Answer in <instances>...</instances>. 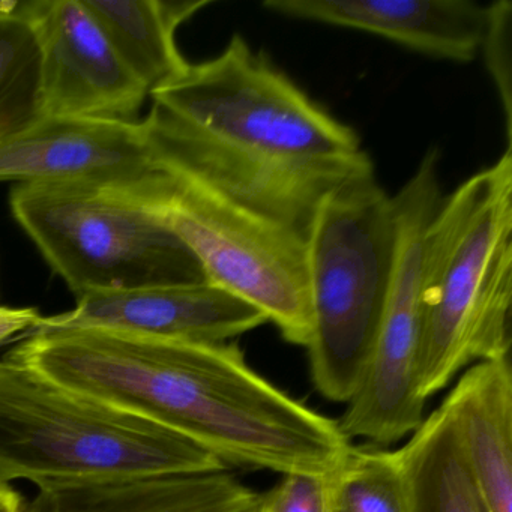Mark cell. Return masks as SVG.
Masks as SVG:
<instances>
[{"label": "cell", "instance_id": "1", "mask_svg": "<svg viewBox=\"0 0 512 512\" xmlns=\"http://www.w3.org/2000/svg\"><path fill=\"white\" fill-rule=\"evenodd\" d=\"M7 358L173 431L226 467L325 475L352 445L338 421L263 379L230 341L37 328Z\"/></svg>", "mask_w": 512, "mask_h": 512}, {"label": "cell", "instance_id": "2", "mask_svg": "<svg viewBox=\"0 0 512 512\" xmlns=\"http://www.w3.org/2000/svg\"><path fill=\"white\" fill-rule=\"evenodd\" d=\"M149 97L155 160L305 236L329 193L374 173L356 131L239 34Z\"/></svg>", "mask_w": 512, "mask_h": 512}, {"label": "cell", "instance_id": "3", "mask_svg": "<svg viewBox=\"0 0 512 512\" xmlns=\"http://www.w3.org/2000/svg\"><path fill=\"white\" fill-rule=\"evenodd\" d=\"M512 151L443 197L422 244L418 391L436 395L476 362L509 356Z\"/></svg>", "mask_w": 512, "mask_h": 512}, {"label": "cell", "instance_id": "4", "mask_svg": "<svg viewBox=\"0 0 512 512\" xmlns=\"http://www.w3.org/2000/svg\"><path fill=\"white\" fill-rule=\"evenodd\" d=\"M202 446L0 359V484L38 487L217 472Z\"/></svg>", "mask_w": 512, "mask_h": 512}, {"label": "cell", "instance_id": "5", "mask_svg": "<svg viewBox=\"0 0 512 512\" xmlns=\"http://www.w3.org/2000/svg\"><path fill=\"white\" fill-rule=\"evenodd\" d=\"M395 256L392 196L374 173L320 202L307 232L313 329L305 347L319 394L349 403L379 331Z\"/></svg>", "mask_w": 512, "mask_h": 512}, {"label": "cell", "instance_id": "6", "mask_svg": "<svg viewBox=\"0 0 512 512\" xmlns=\"http://www.w3.org/2000/svg\"><path fill=\"white\" fill-rule=\"evenodd\" d=\"M11 211L74 295L205 283L199 260L134 184H17Z\"/></svg>", "mask_w": 512, "mask_h": 512}, {"label": "cell", "instance_id": "7", "mask_svg": "<svg viewBox=\"0 0 512 512\" xmlns=\"http://www.w3.org/2000/svg\"><path fill=\"white\" fill-rule=\"evenodd\" d=\"M137 196L196 256L206 280L265 314L281 337L307 347L313 329L307 236L155 160Z\"/></svg>", "mask_w": 512, "mask_h": 512}, {"label": "cell", "instance_id": "8", "mask_svg": "<svg viewBox=\"0 0 512 512\" xmlns=\"http://www.w3.org/2000/svg\"><path fill=\"white\" fill-rule=\"evenodd\" d=\"M439 152L431 149L404 187L392 196L395 256L379 331L361 382L338 421L347 439L374 446L409 437L424 421L418 391L422 341V244L442 203Z\"/></svg>", "mask_w": 512, "mask_h": 512}, {"label": "cell", "instance_id": "9", "mask_svg": "<svg viewBox=\"0 0 512 512\" xmlns=\"http://www.w3.org/2000/svg\"><path fill=\"white\" fill-rule=\"evenodd\" d=\"M23 11L40 43L41 116L137 122L148 89L83 0H28Z\"/></svg>", "mask_w": 512, "mask_h": 512}, {"label": "cell", "instance_id": "10", "mask_svg": "<svg viewBox=\"0 0 512 512\" xmlns=\"http://www.w3.org/2000/svg\"><path fill=\"white\" fill-rule=\"evenodd\" d=\"M154 167L143 121L40 116L0 137V182L130 185Z\"/></svg>", "mask_w": 512, "mask_h": 512}, {"label": "cell", "instance_id": "11", "mask_svg": "<svg viewBox=\"0 0 512 512\" xmlns=\"http://www.w3.org/2000/svg\"><path fill=\"white\" fill-rule=\"evenodd\" d=\"M265 323L262 311L205 281L85 293L77 296L74 310L43 317L37 328H103L161 340L229 343Z\"/></svg>", "mask_w": 512, "mask_h": 512}, {"label": "cell", "instance_id": "12", "mask_svg": "<svg viewBox=\"0 0 512 512\" xmlns=\"http://www.w3.org/2000/svg\"><path fill=\"white\" fill-rule=\"evenodd\" d=\"M269 13L379 35L413 52L469 64L481 50L487 7L472 0H266Z\"/></svg>", "mask_w": 512, "mask_h": 512}, {"label": "cell", "instance_id": "13", "mask_svg": "<svg viewBox=\"0 0 512 512\" xmlns=\"http://www.w3.org/2000/svg\"><path fill=\"white\" fill-rule=\"evenodd\" d=\"M440 409L488 512H512V368L509 356L463 371Z\"/></svg>", "mask_w": 512, "mask_h": 512}, {"label": "cell", "instance_id": "14", "mask_svg": "<svg viewBox=\"0 0 512 512\" xmlns=\"http://www.w3.org/2000/svg\"><path fill=\"white\" fill-rule=\"evenodd\" d=\"M257 496L226 470L40 488L23 512H250Z\"/></svg>", "mask_w": 512, "mask_h": 512}, {"label": "cell", "instance_id": "15", "mask_svg": "<svg viewBox=\"0 0 512 512\" xmlns=\"http://www.w3.org/2000/svg\"><path fill=\"white\" fill-rule=\"evenodd\" d=\"M119 58L149 95L181 79L190 62L176 31L208 0H83Z\"/></svg>", "mask_w": 512, "mask_h": 512}, {"label": "cell", "instance_id": "16", "mask_svg": "<svg viewBox=\"0 0 512 512\" xmlns=\"http://www.w3.org/2000/svg\"><path fill=\"white\" fill-rule=\"evenodd\" d=\"M397 452L410 511L488 512L440 407L425 416Z\"/></svg>", "mask_w": 512, "mask_h": 512}, {"label": "cell", "instance_id": "17", "mask_svg": "<svg viewBox=\"0 0 512 512\" xmlns=\"http://www.w3.org/2000/svg\"><path fill=\"white\" fill-rule=\"evenodd\" d=\"M325 478V512H412L397 451L353 446Z\"/></svg>", "mask_w": 512, "mask_h": 512}, {"label": "cell", "instance_id": "18", "mask_svg": "<svg viewBox=\"0 0 512 512\" xmlns=\"http://www.w3.org/2000/svg\"><path fill=\"white\" fill-rule=\"evenodd\" d=\"M23 4L0 19V137L41 116V50Z\"/></svg>", "mask_w": 512, "mask_h": 512}, {"label": "cell", "instance_id": "19", "mask_svg": "<svg viewBox=\"0 0 512 512\" xmlns=\"http://www.w3.org/2000/svg\"><path fill=\"white\" fill-rule=\"evenodd\" d=\"M512 4L499 0L487 7L481 50L485 68L496 88L505 119L506 143L512 151V80H511Z\"/></svg>", "mask_w": 512, "mask_h": 512}, {"label": "cell", "instance_id": "20", "mask_svg": "<svg viewBox=\"0 0 512 512\" xmlns=\"http://www.w3.org/2000/svg\"><path fill=\"white\" fill-rule=\"evenodd\" d=\"M256 512H325V478L316 473H287L259 496Z\"/></svg>", "mask_w": 512, "mask_h": 512}, {"label": "cell", "instance_id": "21", "mask_svg": "<svg viewBox=\"0 0 512 512\" xmlns=\"http://www.w3.org/2000/svg\"><path fill=\"white\" fill-rule=\"evenodd\" d=\"M41 319L43 316L37 308L0 307V344L13 340L16 335L34 331Z\"/></svg>", "mask_w": 512, "mask_h": 512}, {"label": "cell", "instance_id": "22", "mask_svg": "<svg viewBox=\"0 0 512 512\" xmlns=\"http://www.w3.org/2000/svg\"><path fill=\"white\" fill-rule=\"evenodd\" d=\"M22 496L8 484H0V512H23Z\"/></svg>", "mask_w": 512, "mask_h": 512}, {"label": "cell", "instance_id": "23", "mask_svg": "<svg viewBox=\"0 0 512 512\" xmlns=\"http://www.w3.org/2000/svg\"><path fill=\"white\" fill-rule=\"evenodd\" d=\"M20 5H22L20 0H0V19L13 16L19 11Z\"/></svg>", "mask_w": 512, "mask_h": 512}, {"label": "cell", "instance_id": "24", "mask_svg": "<svg viewBox=\"0 0 512 512\" xmlns=\"http://www.w3.org/2000/svg\"><path fill=\"white\" fill-rule=\"evenodd\" d=\"M250 512H256V509H254V506H253V509H251Z\"/></svg>", "mask_w": 512, "mask_h": 512}]
</instances>
